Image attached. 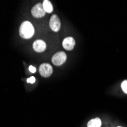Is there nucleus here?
I'll return each instance as SVG.
<instances>
[{"label": "nucleus", "instance_id": "nucleus-1", "mask_svg": "<svg viewBox=\"0 0 127 127\" xmlns=\"http://www.w3.org/2000/svg\"><path fill=\"white\" fill-rule=\"evenodd\" d=\"M34 33V28L30 21H24L19 29L20 36L24 39H30Z\"/></svg>", "mask_w": 127, "mask_h": 127}, {"label": "nucleus", "instance_id": "nucleus-2", "mask_svg": "<svg viewBox=\"0 0 127 127\" xmlns=\"http://www.w3.org/2000/svg\"><path fill=\"white\" fill-rule=\"evenodd\" d=\"M66 54L64 52H58L52 57V62L55 65H61L66 61Z\"/></svg>", "mask_w": 127, "mask_h": 127}, {"label": "nucleus", "instance_id": "nucleus-3", "mask_svg": "<svg viewBox=\"0 0 127 127\" xmlns=\"http://www.w3.org/2000/svg\"><path fill=\"white\" fill-rule=\"evenodd\" d=\"M46 11L43 7V4L42 3H38L37 5H35L33 8L31 9V14L33 17H35L37 18H40L42 17H44L46 15Z\"/></svg>", "mask_w": 127, "mask_h": 127}, {"label": "nucleus", "instance_id": "nucleus-4", "mask_svg": "<svg viewBox=\"0 0 127 127\" xmlns=\"http://www.w3.org/2000/svg\"><path fill=\"white\" fill-rule=\"evenodd\" d=\"M39 72H40V74L43 77H44V78H48L53 73V68L48 63H43V64H41L40 65Z\"/></svg>", "mask_w": 127, "mask_h": 127}, {"label": "nucleus", "instance_id": "nucleus-5", "mask_svg": "<svg viewBox=\"0 0 127 127\" xmlns=\"http://www.w3.org/2000/svg\"><path fill=\"white\" fill-rule=\"evenodd\" d=\"M50 27L55 32L59 31V30L60 29L61 22H60V20L59 17L57 16L56 15H53L50 18Z\"/></svg>", "mask_w": 127, "mask_h": 127}, {"label": "nucleus", "instance_id": "nucleus-6", "mask_svg": "<svg viewBox=\"0 0 127 127\" xmlns=\"http://www.w3.org/2000/svg\"><path fill=\"white\" fill-rule=\"evenodd\" d=\"M75 45V41L73 37H66L63 41V47L66 50H72Z\"/></svg>", "mask_w": 127, "mask_h": 127}, {"label": "nucleus", "instance_id": "nucleus-7", "mask_svg": "<svg viewBox=\"0 0 127 127\" xmlns=\"http://www.w3.org/2000/svg\"><path fill=\"white\" fill-rule=\"evenodd\" d=\"M46 47H47V45H46V43L42 40H37L36 41H34L33 44V48L37 53H42L46 50Z\"/></svg>", "mask_w": 127, "mask_h": 127}, {"label": "nucleus", "instance_id": "nucleus-8", "mask_svg": "<svg viewBox=\"0 0 127 127\" xmlns=\"http://www.w3.org/2000/svg\"><path fill=\"white\" fill-rule=\"evenodd\" d=\"M101 126V120L100 118H95L91 120L88 123V127H100Z\"/></svg>", "mask_w": 127, "mask_h": 127}, {"label": "nucleus", "instance_id": "nucleus-9", "mask_svg": "<svg viewBox=\"0 0 127 127\" xmlns=\"http://www.w3.org/2000/svg\"><path fill=\"white\" fill-rule=\"evenodd\" d=\"M42 4H43V7L46 12H47V13L52 12L53 8V5L50 1H48V0H44Z\"/></svg>", "mask_w": 127, "mask_h": 127}, {"label": "nucleus", "instance_id": "nucleus-10", "mask_svg": "<svg viewBox=\"0 0 127 127\" xmlns=\"http://www.w3.org/2000/svg\"><path fill=\"white\" fill-rule=\"evenodd\" d=\"M121 88H122V90L123 91L124 93L127 94V80H125L122 82Z\"/></svg>", "mask_w": 127, "mask_h": 127}, {"label": "nucleus", "instance_id": "nucleus-11", "mask_svg": "<svg viewBox=\"0 0 127 127\" xmlns=\"http://www.w3.org/2000/svg\"><path fill=\"white\" fill-rule=\"evenodd\" d=\"M27 82H28V83L33 84V83H34V82H36V79H35V78H34L33 76H31V78H29L27 79Z\"/></svg>", "mask_w": 127, "mask_h": 127}, {"label": "nucleus", "instance_id": "nucleus-12", "mask_svg": "<svg viewBox=\"0 0 127 127\" xmlns=\"http://www.w3.org/2000/svg\"><path fill=\"white\" fill-rule=\"evenodd\" d=\"M36 68L35 67H33V66H32V65H30L29 66V71L31 72V73H35L36 72Z\"/></svg>", "mask_w": 127, "mask_h": 127}, {"label": "nucleus", "instance_id": "nucleus-13", "mask_svg": "<svg viewBox=\"0 0 127 127\" xmlns=\"http://www.w3.org/2000/svg\"><path fill=\"white\" fill-rule=\"evenodd\" d=\"M117 127H121V126H117Z\"/></svg>", "mask_w": 127, "mask_h": 127}]
</instances>
